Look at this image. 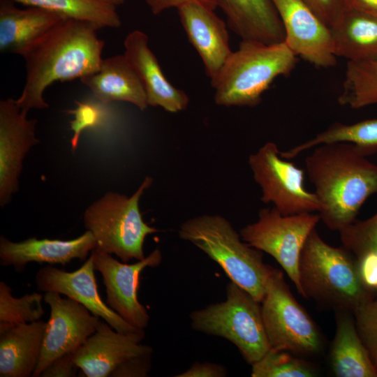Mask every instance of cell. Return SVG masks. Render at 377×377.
Segmentation results:
<instances>
[{"mask_svg":"<svg viewBox=\"0 0 377 377\" xmlns=\"http://www.w3.org/2000/svg\"><path fill=\"white\" fill-rule=\"evenodd\" d=\"M100 29L89 22L65 18L22 52L26 80L15 100L22 112L47 108L43 93L53 82L80 79L100 68L105 45L96 34Z\"/></svg>","mask_w":377,"mask_h":377,"instance_id":"1","label":"cell"},{"mask_svg":"<svg viewBox=\"0 0 377 377\" xmlns=\"http://www.w3.org/2000/svg\"><path fill=\"white\" fill-rule=\"evenodd\" d=\"M304 161L321 209L320 219L339 231L353 223L363 203L377 193V165L369 150L348 142L315 147Z\"/></svg>","mask_w":377,"mask_h":377,"instance_id":"2","label":"cell"},{"mask_svg":"<svg viewBox=\"0 0 377 377\" xmlns=\"http://www.w3.org/2000/svg\"><path fill=\"white\" fill-rule=\"evenodd\" d=\"M301 295L333 307L353 311L374 297L363 285L353 255L343 247L327 244L313 229L299 259Z\"/></svg>","mask_w":377,"mask_h":377,"instance_id":"3","label":"cell"},{"mask_svg":"<svg viewBox=\"0 0 377 377\" xmlns=\"http://www.w3.org/2000/svg\"><path fill=\"white\" fill-rule=\"evenodd\" d=\"M178 233L219 264L232 282L262 302L274 267L264 263L263 251L244 242L226 218L193 217L181 224Z\"/></svg>","mask_w":377,"mask_h":377,"instance_id":"4","label":"cell"},{"mask_svg":"<svg viewBox=\"0 0 377 377\" xmlns=\"http://www.w3.org/2000/svg\"><path fill=\"white\" fill-rule=\"evenodd\" d=\"M297 61V56L284 41L266 44L242 40L211 82L214 101L228 107L256 106L274 80L290 74Z\"/></svg>","mask_w":377,"mask_h":377,"instance_id":"5","label":"cell"},{"mask_svg":"<svg viewBox=\"0 0 377 377\" xmlns=\"http://www.w3.org/2000/svg\"><path fill=\"white\" fill-rule=\"evenodd\" d=\"M152 182L147 177L131 196L109 191L87 207L83 221L96 239L94 250L114 254L124 263L145 258V238L158 230L144 221L139 202Z\"/></svg>","mask_w":377,"mask_h":377,"instance_id":"6","label":"cell"},{"mask_svg":"<svg viewBox=\"0 0 377 377\" xmlns=\"http://www.w3.org/2000/svg\"><path fill=\"white\" fill-rule=\"evenodd\" d=\"M260 302L233 282L226 286L225 301L193 311L192 327L232 343L250 364L269 350Z\"/></svg>","mask_w":377,"mask_h":377,"instance_id":"7","label":"cell"},{"mask_svg":"<svg viewBox=\"0 0 377 377\" xmlns=\"http://www.w3.org/2000/svg\"><path fill=\"white\" fill-rule=\"evenodd\" d=\"M260 303L270 348L302 356L315 355L321 351L322 336L293 297L281 270L274 268Z\"/></svg>","mask_w":377,"mask_h":377,"instance_id":"8","label":"cell"},{"mask_svg":"<svg viewBox=\"0 0 377 377\" xmlns=\"http://www.w3.org/2000/svg\"><path fill=\"white\" fill-rule=\"evenodd\" d=\"M320 220L319 214L283 215L274 207L264 208L259 211L258 220L242 228L239 235L249 245L273 257L301 294L300 253Z\"/></svg>","mask_w":377,"mask_h":377,"instance_id":"9","label":"cell"},{"mask_svg":"<svg viewBox=\"0 0 377 377\" xmlns=\"http://www.w3.org/2000/svg\"><path fill=\"white\" fill-rule=\"evenodd\" d=\"M249 165L261 189V201L272 203L283 215L320 212V202L304 184V171L281 156L277 145L267 142L251 154Z\"/></svg>","mask_w":377,"mask_h":377,"instance_id":"10","label":"cell"},{"mask_svg":"<svg viewBox=\"0 0 377 377\" xmlns=\"http://www.w3.org/2000/svg\"><path fill=\"white\" fill-rule=\"evenodd\" d=\"M60 295L48 291L43 297L50 306V317L33 377H39L54 359L76 350L94 333L101 321L82 304Z\"/></svg>","mask_w":377,"mask_h":377,"instance_id":"11","label":"cell"},{"mask_svg":"<svg viewBox=\"0 0 377 377\" xmlns=\"http://www.w3.org/2000/svg\"><path fill=\"white\" fill-rule=\"evenodd\" d=\"M95 270L103 277L106 304L133 327L144 330L149 325V315L138 298L140 273L147 267H155L162 260L158 249L133 264L119 262L111 254L93 250L91 252Z\"/></svg>","mask_w":377,"mask_h":377,"instance_id":"12","label":"cell"},{"mask_svg":"<svg viewBox=\"0 0 377 377\" xmlns=\"http://www.w3.org/2000/svg\"><path fill=\"white\" fill-rule=\"evenodd\" d=\"M279 15L284 42L291 51L321 68L337 64L331 29L302 0H271Z\"/></svg>","mask_w":377,"mask_h":377,"instance_id":"13","label":"cell"},{"mask_svg":"<svg viewBox=\"0 0 377 377\" xmlns=\"http://www.w3.org/2000/svg\"><path fill=\"white\" fill-rule=\"evenodd\" d=\"M15 99L0 101V206L4 207L19 189L22 163L39 142L36 119H29Z\"/></svg>","mask_w":377,"mask_h":377,"instance_id":"14","label":"cell"},{"mask_svg":"<svg viewBox=\"0 0 377 377\" xmlns=\"http://www.w3.org/2000/svg\"><path fill=\"white\" fill-rule=\"evenodd\" d=\"M94 271L91 255L74 272H68L49 265L36 272V287L38 291H54L78 302L119 332L131 334L144 330L127 323L102 300Z\"/></svg>","mask_w":377,"mask_h":377,"instance_id":"15","label":"cell"},{"mask_svg":"<svg viewBox=\"0 0 377 377\" xmlns=\"http://www.w3.org/2000/svg\"><path fill=\"white\" fill-rule=\"evenodd\" d=\"M144 337V330L124 334L101 320L94 333L73 353V360L84 376H110L122 362L152 353L149 346L140 343Z\"/></svg>","mask_w":377,"mask_h":377,"instance_id":"16","label":"cell"},{"mask_svg":"<svg viewBox=\"0 0 377 377\" xmlns=\"http://www.w3.org/2000/svg\"><path fill=\"white\" fill-rule=\"evenodd\" d=\"M177 9L187 37L201 57L212 82L232 53L226 24L214 10L199 3L186 4Z\"/></svg>","mask_w":377,"mask_h":377,"instance_id":"17","label":"cell"},{"mask_svg":"<svg viewBox=\"0 0 377 377\" xmlns=\"http://www.w3.org/2000/svg\"><path fill=\"white\" fill-rule=\"evenodd\" d=\"M96 246V239L89 230L70 240L30 237L14 242L1 235L0 264L13 266L17 272L32 262L65 265L73 259L84 260Z\"/></svg>","mask_w":377,"mask_h":377,"instance_id":"18","label":"cell"},{"mask_svg":"<svg viewBox=\"0 0 377 377\" xmlns=\"http://www.w3.org/2000/svg\"><path fill=\"white\" fill-rule=\"evenodd\" d=\"M148 41L146 34L135 30L126 36L124 42V55L142 84L148 105L161 107L170 112L185 110L189 102L188 96L166 79Z\"/></svg>","mask_w":377,"mask_h":377,"instance_id":"19","label":"cell"},{"mask_svg":"<svg viewBox=\"0 0 377 377\" xmlns=\"http://www.w3.org/2000/svg\"><path fill=\"white\" fill-rule=\"evenodd\" d=\"M47 323L0 324V376H32L40 356Z\"/></svg>","mask_w":377,"mask_h":377,"instance_id":"20","label":"cell"},{"mask_svg":"<svg viewBox=\"0 0 377 377\" xmlns=\"http://www.w3.org/2000/svg\"><path fill=\"white\" fill-rule=\"evenodd\" d=\"M228 27L242 40L266 44L283 42L285 32L271 0H216Z\"/></svg>","mask_w":377,"mask_h":377,"instance_id":"21","label":"cell"},{"mask_svg":"<svg viewBox=\"0 0 377 377\" xmlns=\"http://www.w3.org/2000/svg\"><path fill=\"white\" fill-rule=\"evenodd\" d=\"M80 80L103 104L124 101L141 111L148 106L142 84L124 54L103 59L97 71Z\"/></svg>","mask_w":377,"mask_h":377,"instance_id":"22","label":"cell"},{"mask_svg":"<svg viewBox=\"0 0 377 377\" xmlns=\"http://www.w3.org/2000/svg\"><path fill=\"white\" fill-rule=\"evenodd\" d=\"M50 10L29 6L25 9L1 1L0 5V51L21 55L32 43L62 20Z\"/></svg>","mask_w":377,"mask_h":377,"instance_id":"23","label":"cell"},{"mask_svg":"<svg viewBox=\"0 0 377 377\" xmlns=\"http://www.w3.org/2000/svg\"><path fill=\"white\" fill-rule=\"evenodd\" d=\"M336 332L330 364L337 377H377V371L357 330L353 313L336 310Z\"/></svg>","mask_w":377,"mask_h":377,"instance_id":"24","label":"cell"},{"mask_svg":"<svg viewBox=\"0 0 377 377\" xmlns=\"http://www.w3.org/2000/svg\"><path fill=\"white\" fill-rule=\"evenodd\" d=\"M334 53L348 61L377 59V17L347 9L332 27Z\"/></svg>","mask_w":377,"mask_h":377,"instance_id":"25","label":"cell"},{"mask_svg":"<svg viewBox=\"0 0 377 377\" xmlns=\"http://www.w3.org/2000/svg\"><path fill=\"white\" fill-rule=\"evenodd\" d=\"M333 142L351 143L374 153L377 150V119L351 124L334 123L313 138L280 154L283 158L290 160L311 148Z\"/></svg>","mask_w":377,"mask_h":377,"instance_id":"26","label":"cell"},{"mask_svg":"<svg viewBox=\"0 0 377 377\" xmlns=\"http://www.w3.org/2000/svg\"><path fill=\"white\" fill-rule=\"evenodd\" d=\"M28 6L50 10L67 18L94 23L103 27L118 28L121 22L115 7L95 0H13Z\"/></svg>","mask_w":377,"mask_h":377,"instance_id":"27","label":"cell"},{"mask_svg":"<svg viewBox=\"0 0 377 377\" xmlns=\"http://www.w3.org/2000/svg\"><path fill=\"white\" fill-rule=\"evenodd\" d=\"M338 101L353 109L377 105V59L347 62Z\"/></svg>","mask_w":377,"mask_h":377,"instance_id":"28","label":"cell"},{"mask_svg":"<svg viewBox=\"0 0 377 377\" xmlns=\"http://www.w3.org/2000/svg\"><path fill=\"white\" fill-rule=\"evenodd\" d=\"M252 366V377H313L317 375L313 366L287 350L270 348Z\"/></svg>","mask_w":377,"mask_h":377,"instance_id":"29","label":"cell"},{"mask_svg":"<svg viewBox=\"0 0 377 377\" xmlns=\"http://www.w3.org/2000/svg\"><path fill=\"white\" fill-rule=\"evenodd\" d=\"M11 288L0 282V324L15 325L38 321L44 315L42 305L44 295L36 292L16 298Z\"/></svg>","mask_w":377,"mask_h":377,"instance_id":"30","label":"cell"},{"mask_svg":"<svg viewBox=\"0 0 377 377\" xmlns=\"http://www.w3.org/2000/svg\"><path fill=\"white\" fill-rule=\"evenodd\" d=\"M339 232L343 247L355 259L377 254V213L367 220L354 221Z\"/></svg>","mask_w":377,"mask_h":377,"instance_id":"31","label":"cell"},{"mask_svg":"<svg viewBox=\"0 0 377 377\" xmlns=\"http://www.w3.org/2000/svg\"><path fill=\"white\" fill-rule=\"evenodd\" d=\"M353 314L358 334L377 371V300L367 299Z\"/></svg>","mask_w":377,"mask_h":377,"instance_id":"32","label":"cell"},{"mask_svg":"<svg viewBox=\"0 0 377 377\" xmlns=\"http://www.w3.org/2000/svg\"><path fill=\"white\" fill-rule=\"evenodd\" d=\"M76 108L68 111L74 116V119L70 121L73 131L71 145L73 151L77 149L82 132L86 128L97 126L103 119V111L98 106L86 102L76 101Z\"/></svg>","mask_w":377,"mask_h":377,"instance_id":"33","label":"cell"},{"mask_svg":"<svg viewBox=\"0 0 377 377\" xmlns=\"http://www.w3.org/2000/svg\"><path fill=\"white\" fill-rule=\"evenodd\" d=\"M326 25L332 28L348 9L346 0H302Z\"/></svg>","mask_w":377,"mask_h":377,"instance_id":"34","label":"cell"},{"mask_svg":"<svg viewBox=\"0 0 377 377\" xmlns=\"http://www.w3.org/2000/svg\"><path fill=\"white\" fill-rule=\"evenodd\" d=\"M151 355L137 356L122 362L112 372L110 376H147L151 369Z\"/></svg>","mask_w":377,"mask_h":377,"instance_id":"35","label":"cell"},{"mask_svg":"<svg viewBox=\"0 0 377 377\" xmlns=\"http://www.w3.org/2000/svg\"><path fill=\"white\" fill-rule=\"evenodd\" d=\"M73 353L64 354L54 359L41 372L42 377H73L79 369L73 360Z\"/></svg>","mask_w":377,"mask_h":377,"instance_id":"36","label":"cell"},{"mask_svg":"<svg viewBox=\"0 0 377 377\" xmlns=\"http://www.w3.org/2000/svg\"><path fill=\"white\" fill-rule=\"evenodd\" d=\"M154 15H158L170 8H179L188 3H199L208 8L214 10L218 7L216 0H145Z\"/></svg>","mask_w":377,"mask_h":377,"instance_id":"37","label":"cell"},{"mask_svg":"<svg viewBox=\"0 0 377 377\" xmlns=\"http://www.w3.org/2000/svg\"><path fill=\"white\" fill-rule=\"evenodd\" d=\"M227 374L226 369L221 365L214 363H194L177 377H221Z\"/></svg>","mask_w":377,"mask_h":377,"instance_id":"38","label":"cell"},{"mask_svg":"<svg viewBox=\"0 0 377 377\" xmlns=\"http://www.w3.org/2000/svg\"><path fill=\"white\" fill-rule=\"evenodd\" d=\"M348 9H353L377 17V0H346Z\"/></svg>","mask_w":377,"mask_h":377,"instance_id":"39","label":"cell"},{"mask_svg":"<svg viewBox=\"0 0 377 377\" xmlns=\"http://www.w3.org/2000/svg\"><path fill=\"white\" fill-rule=\"evenodd\" d=\"M95 1L101 3L105 4V5L115 7L116 6H118L124 3L126 0H95Z\"/></svg>","mask_w":377,"mask_h":377,"instance_id":"40","label":"cell"}]
</instances>
